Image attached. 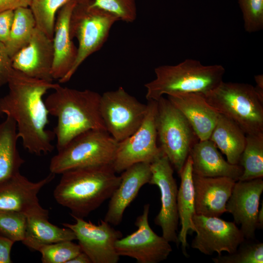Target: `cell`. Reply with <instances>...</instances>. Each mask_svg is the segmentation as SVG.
<instances>
[{
	"instance_id": "ac0fdd59",
	"label": "cell",
	"mask_w": 263,
	"mask_h": 263,
	"mask_svg": "<svg viewBox=\"0 0 263 263\" xmlns=\"http://www.w3.org/2000/svg\"><path fill=\"white\" fill-rule=\"evenodd\" d=\"M120 176V184L110 198L104 219L113 225L120 224L126 208L135 198L142 187L149 183L151 177L150 163L134 164L124 170Z\"/></svg>"
},
{
	"instance_id": "d6986e66",
	"label": "cell",
	"mask_w": 263,
	"mask_h": 263,
	"mask_svg": "<svg viewBox=\"0 0 263 263\" xmlns=\"http://www.w3.org/2000/svg\"><path fill=\"white\" fill-rule=\"evenodd\" d=\"M195 214L219 217L226 212V204L236 182L227 177H203L193 173Z\"/></svg>"
},
{
	"instance_id": "5bb4252c",
	"label": "cell",
	"mask_w": 263,
	"mask_h": 263,
	"mask_svg": "<svg viewBox=\"0 0 263 263\" xmlns=\"http://www.w3.org/2000/svg\"><path fill=\"white\" fill-rule=\"evenodd\" d=\"M193 222L196 235L191 246L205 255H221L223 251L231 254L245 240L234 222L196 214Z\"/></svg>"
},
{
	"instance_id": "2e32d148",
	"label": "cell",
	"mask_w": 263,
	"mask_h": 263,
	"mask_svg": "<svg viewBox=\"0 0 263 263\" xmlns=\"http://www.w3.org/2000/svg\"><path fill=\"white\" fill-rule=\"evenodd\" d=\"M263 191V178L238 180L226 203V212L232 214L236 224L241 225L240 229L246 240L255 239Z\"/></svg>"
},
{
	"instance_id": "603a6c76",
	"label": "cell",
	"mask_w": 263,
	"mask_h": 263,
	"mask_svg": "<svg viewBox=\"0 0 263 263\" xmlns=\"http://www.w3.org/2000/svg\"><path fill=\"white\" fill-rule=\"evenodd\" d=\"M181 183L177 193V208L181 225L178 234L183 255L187 257V235L190 231L195 232L193 217L195 214L194 190L193 182L192 162L189 155L179 173Z\"/></svg>"
},
{
	"instance_id": "52a82bcc",
	"label": "cell",
	"mask_w": 263,
	"mask_h": 263,
	"mask_svg": "<svg viewBox=\"0 0 263 263\" xmlns=\"http://www.w3.org/2000/svg\"><path fill=\"white\" fill-rule=\"evenodd\" d=\"M91 2L76 4L71 15L70 33L72 38L78 41L77 56L69 72L58 80L60 83L69 81L82 63L100 49L111 28L119 20L113 15L92 6Z\"/></svg>"
},
{
	"instance_id": "e0dca14e",
	"label": "cell",
	"mask_w": 263,
	"mask_h": 263,
	"mask_svg": "<svg viewBox=\"0 0 263 263\" xmlns=\"http://www.w3.org/2000/svg\"><path fill=\"white\" fill-rule=\"evenodd\" d=\"M11 59L14 69L32 78L49 82L54 80L53 41L37 26L28 44Z\"/></svg>"
},
{
	"instance_id": "f1b7e54d",
	"label": "cell",
	"mask_w": 263,
	"mask_h": 263,
	"mask_svg": "<svg viewBox=\"0 0 263 263\" xmlns=\"http://www.w3.org/2000/svg\"><path fill=\"white\" fill-rule=\"evenodd\" d=\"M92 0H33L30 6L35 17L36 26L53 39L56 14L67 3H89Z\"/></svg>"
},
{
	"instance_id": "d590c367",
	"label": "cell",
	"mask_w": 263,
	"mask_h": 263,
	"mask_svg": "<svg viewBox=\"0 0 263 263\" xmlns=\"http://www.w3.org/2000/svg\"><path fill=\"white\" fill-rule=\"evenodd\" d=\"M13 17L14 11L0 12V41L4 44L8 40Z\"/></svg>"
},
{
	"instance_id": "1f68e13d",
	"label": "cell",
	"mask_w": 263,
	"mask_h": 263,
	"mask_svg": "<svg viewBox=\"0 0 263 263\" xmlns=\"http://www.w3.org/2000/svg\"><path fill=\"white\" fill-rule=\"evenodd\" d=\"M38 251L43 263H67L82 250L78 244L65 241L44 245Z\"/></svg>"
},
{
	"instance_id": "f546056e",
	"label": "cell",
	"mask_w": 263,
	"mask_h": 263,
	"mask_svg": "<svg viewBox=\"0 0 263 263\" xmlns=\"http://www.w3.org/2000/svg\"><path fill=\"white\" fill-rule=\"evenodd\" d=\"M246 241L242 243L236 250L225 256L212 258L215 263H263V243Z\"/></svg>"
},
{
	"instance_id": "44dd1931",
	"label": "cell",
	"mask_w": 263,
	"mask_h": 263,
	"mask_svg": "<svg viewBox=\"0 0 263 263\" xmlns=\"http://www.w3.org/2000/svg\"><path fill=\"white\" fill-rule=\"evenodd\" d=\"M169 100L184 114L199 140L209 139L220 113L199 93L168 95Z\"/></svg>"
},
{
	"instance_id": "484cf974",
	"label": "cell",
	"mask_w": 263,
	"mask_h": 263,
	"mask_svg": "<svg viewBox=\"0 0 263 263\" xmlns=\"http://www.w3.org/2000/svg\"><path fill=\"white\" fill-rule=\"evenodd\" d=\"M16 123L10 117L0 123V182L19 172L25 162L18 148Z\"/></svg>"
},
{
	"instance_id": "836d02e7",
	"label": "cell",
	"mask_w": 263,
	"mask_h": 263,
	"mask_svg": "<svg viewBox=\"0 0 263 263\" xmlns=\"http://www.w3.org/2000/svg\"><path fill=\"white\" fill-rule=\"evenodd\" d=\"M243 13L244 28L249 33L263 28V0H238Z\"/></svg>"
},
{
	"instance_id": "4316f807",
	"label": "cell",
	"mask_w": 263,
	"mask_h": 263,
	"mask_svg": "<svg viewBox=\"0 0 263 263\" xmlns=\"http://www.w3.org/2000/svg\"><path fill=\"white\" fill-rule=\"evenodd\" d=\"M36 27V20L30 7H20L14 11L9 37L4 44L11 58L28 44Z\"/></svg>"
},
{
	"instance_id": "8992f818",
	"label": "cell",
	"mask_w": 263,
	"mask_h": 263,
	"mask_svg": "<svg viewBox=\"0 0 263 263\" xmlns=\"http://www.w3.org/2000/svg\"><path fill=\"white\" fill-rule=\"evenodd\" d=\"M118 144L107 131H87L57 151L51 159L50 171L56 174L76 168L112 166Z\"/></svg>"
},
{
	"instance_id": "9a60e30c",
	"label": "cell",
	"mask_w": 263,
	"mask_h": 263,
	"mask_svg": "<svg viewBox=\"0 0 263 263\" xmlns=\"http://www.w3.org/2000/svg\"><path fill=\"white\" fill-rule=\"evenodd\" d=\"M50 173L43 179L33 182L19 172L0 182V210L19 212L27 216H49V211L39 204L38 195L41 189L55 178Z\"/></svg>"
},
{
	"instance_id": "d4e9b609",
	"label": "cell",
	"mask_w": 263,
	"mask_h": 263,
	"mask_svg": "<svg viewBox=\"0 0 263 263\" xmlns=\"http://www.w3.org/2000/svg\"><path fill=\"white\" fill-rule=\"evenodd\" d=\"M231 164L239 165L246 143V134L233 120L220 114L209 137Z\"/></svg>"
},
{
	"instance_id": "3957f363",
	"label": "cell",
	"mask_w": 263,
	"mask_h": 263,
	"mask_svg": "<svg viewBox=\"0 0 263 263\" xmlns=\"http://www.w3.org/2000/svg\"><path fill=\"white\" fill-rule=\"evenodd\" d=\"M53 195L72 216L84 218L110 199L121 181L111 166L74 169L61 173Z\"/></svg>"
},
{
	"instance_id": "74e56055",
	"label": "cell",
	"mask_w": 263,
	"mask_h": 263,
	"mask_svg": "<svg viewBox=\"0 0 263 263\" xmlns=\"http://www.w3.org/2000/svg\"><path fill=\"white\" fill-rule=\"evenodd\" d=\"M33 0H0V12L14 11L20 7H30Z\"/></svg>"
},
{
	"instance_id": "4fadbf2b",
	"label": "cell",
	"mask_w": 263,
	"mask_h": 263,
	"mask_svg": "<svg viewBox=\"0 0 263 263\" xmlns=\"http://www.w3.org/2000/svg\"><path fill=\"white\" fill-rule=\"evenodd\" d=\"M75 224L63 223L75 233L82 252L92 263H117L120 256L115 247L116 241L122 237V233L115 229L104 220L95 225L83 218L72 216Z\"/></svg>"
},
{
	"instance_id": "60d3db41",
	"label": "cell",
	"mask_w": 263,
	"mask_h": 263,
	"mask_svg": "<svg viewBox=\"0 0 263 263\" xmlns=\"http://www.w3.org/2000/svg\"><path fill=\"white\" fill-rule=\"evenodd\" d=\"M263 226V203H262V207L259 210L258 214V228H262Z\"/></svg>"
},
{
	"instance_id": "8d00e7d4",
	"label": "cell",
	"mask_w": 263,
	"mask_h": 263,
	"mask_svg": "<svg viewBox=\"0 0 263 263\" xmlns=\"http://www.w3.org/2000/svg\"><path fill=\"white\" fill-rule=\"evenodd\" d=\"M14 244L12 241L0 235V263H11V251Z\"/></svg>"
},
{
	"instance_id": "7402d4cb",
	"label": "cell",
	"mask_w": 263,
	"mask_h": 263,
	"mask_svg": "<svg viewBox=\"0 0 263 263\" xmlns=\"http://www.w3.org/2000/svg\"><path fill=\"white\" fill-rule=\"evenodd\" d=\"M193 173L203 177H227L238 181L243 172L240 165L226 161L210 140H199L191 149Z\"/></svg>"
},
{
	"instance_id": "f35d334b",
	"label": "cell",
	"mask_w": 263,
	"mask_h": 263,
	"mask_svg": "<svg viewBox=\"0 0 263 263\" xmlns=\"http://www.w3.org/2000/svg\"><path fill=\"white\" fill-rule=\"evenodd\" d=\"M254 79L256 82L255 89L261 98L263 99V75H255Z\"/></svg>"
},
{
	"instance_id": "cb8c5ba5",
	"label": "cell",
	"mask_w": 263,
	"mask_h": 263,
	"mask_svg": "<svg viewBox=\"0 0 263 263\" xmlns=\"http://www.w3.org/2000/svg\"><path fill=\"white\" fill-rule=\"evenodd\" d=\"M49 216H27L26 227L21 242L29 249L38 251L43 246L65 241L76 240L74 232L68 227L61 228L48 221Z\"/></svg>"
},
{
	"instance_id": "9c48e42d",
	"label": "cell",
	"mask_w": 263,
	"mask_h": 263,
	"mask_svg": "<svg viewBox=\"0 0 263 263\" xmlns=\"http://www.w3.org/2000/svg\"><path fill=\"white\" fill-rule=\"evenodd\" d=\"M147 110V104L139 101L122 87L101 95L100 111L106 131L118 142L138 129Z\"/></svg>"
},
{
	"instance_id": "6da1fadb",
	"label": "cell",
	"mask_w": 263,
	"mask_h": 263,
	"mask_svg": "<svg viewBox=\"0 0 263 263\" xmlns=\"http://www.w3.org/2000/svg\"><path fill=\"white\" fill-rule=\"evenodd\" d=\"M9 92L0 98V116L16 123L18 134L28 152L36 155L51 152L55 135L49 123L43 96L59 84L29 77L13 69L8 80Z\"/></svg>"
},
{
	"instance_id": "d6a6232c",
	"label": "cell",
	"mask_w": 263,
	"mask_h": 263,
	"mask_svg": "<svg viewBox=\"0 0 263 263\" xmlns=\"http://www.w3.org/2000/svg\"><path fill=\"white\" fill-rule=\"evenodd\" d=\"M90 4L127 23L133 22L137 18L135 0H92Z\"/></svg>"
},
{
	"instance_id": "ba28073f",
	"label": "cell",
	"mask_w": 263,
	"mask_h": 263,
	"mask_svg": "<svg viewBox=\"0 0 263 263\" xmlns=\"http://www.w3.org/2000/svg\"><path fill=\"white\" fill-rule=\"evenodd\" d=\"M155 121L159 147L179 174L199 140L184 114L164 96L157 101Z\"/></svg>"
},
{
	"instance_id": "5b68a950",
	"label": "cell",
	"mask_w": 263,
	"mask_h": 263,
	"mask_svg": "<svg viewBox=\"0 0 263 263\" xmlns=\"http://www.w3.org/2000/svg\"><path fill=\"white\" fill-rule=\"evenodd\" d=\"M203 94L210 105L234 121L246 134L263 133V99L254 86L223 81Z\"/></svg>"
},
{
	"instance_id": "8fae6325",
	"label": "cell",
	"mask_w": 263,
	"mask_h": 263,
	"mask_svg": "<svg viewBox=\"0 0 263 263\" xmlns=\"http://www.w3.org/2000/svg\"><path fill=\"white\" fill-rule=\"evenodd\" d=\"M150 167L151 177L149 184L157 186L161 194V207L154 223L161 228L165 239L178 246V189L173 168L162 151L150 163Z\"/></svg>"
},
{
	"instance_id": "7c38bea8",
	"label": "cell",
	"mask_w": 263,
	"mask_h": 263,
	"mask_svg": "<svg viewBox=\"0 0 263 263\" xmlns=\"http://www.w3.org/2000/svg\"><path fill=\"white\" fill-rule=\"evenodd\" d=\"M149 209V204L144 205L142 213L135 220V231L116 241L115 247L119 256L133 258L138 263H158L167 259L172 252L169 242L150 227Z\"/></svg>"
},
{
	"instance_id": "7a4b0ae2",
	"label": "cell",
	"mask_w": 263,
	"mask_h": 263,
	"mask_svg": "<svg viewBox=\"0 0 263 263\" xmlns=\"http://www.w3.org/2000/svg\"><path fill=\"white\" fill-rule=\"evenodd\" d=\"M44 100L49 114L57 118L54 129L57 151L73 139L91 130L106 131L100 111L101 95L60 84Z\"/></svg>"
},
{
	"instance_id": "e575fe53",
	"label": "cell",
	"mask_w": 263,
	"mask_h": 263,
	"mask_svg": "<svg viewBox=\"0 0 263 263\" xmlns=\"http://www.w3.org/2000/svg\"><path fill=\"white\" fill-rule=\"evenodd\" d=\"M13 70L12 59L5 44L0 41V87L7 84Z\"/></svg>"
},
{
	"instance_id": "ab89813d",
	"label": "cell",
	"mask_w": 263,
	"mask_h": 263,
	"mask_svg": "<svg viewBox=\"0 0 263 263\" xmlns=\"http://www.w3.org/2000/svg\"><path fill=\"white\" fill-rule=\"evenodd\" d=\"M67 263H92V262L88 255L82 251Z\"/></svg>"
},
{
	"instance_id": "30bf717a",
	"label": "cell",
	"mask_w": 263,
	"mask_h": 263,
	"mask_svg": "<svg viewBox=\"0 0 263 263\" xmlns=\"http://www.w3.org/2000/svg\"><path fill=\"white\" fill-rule=\"evenodd\" d=\"M147 105V112L140 126L131 136L118 142L112 166L116 173L136 163H150L162 151L157 144V101L149 100Z\"/></svg>"
},
{
	"instance_id": "4dcf8cb0",
	"label": "cell",
	"mask_w": 263,
	"mask_h": 263,
	"mask_svg": "<svg viewBox=\"0 0 263 263\" xmlns=\"http://www.w3.org/2000/svg\"><path fill=\"white\" fill-rule=\"evenodd\" d=\"M27 216L10 210H0V235L14 243L22 242L24 238Z\"/></svg>"
},
{
	"instance_id": "ffe728a7",
	"label": "cell",
	"mask_w": 263,
	"mask_h": 263,
	"mask_svg": "<svg viewBox=\"0 0 263 263\" xmlns=\"http://www.w3.org/2000/svg\"><path fill=\"white\" fill-rule=\"evenodd\" d=\"M77 4L70 2L57 12L54 36V61L52 69L53 79L59 80L71 70L76 60L77 48L74 44L70 33V20L73 11Z\"/></svg>"
},
{
	"instance_id": "277c9868",
	"label": "cell",
	"mask_w": 263,
	"mask_h": 263,
	"mask_svg": "<svg viewBox=\"0 0 263 263\" xmlns=\"http://www.w3.org/2000/svg\"><path fill=\"white\" fill-rule=\"evenodd\" d=\"M154 73L155 79L144 85L148 101H157L165 94H205L223 81L225 69L221 65H204L199 60L187 59L176 65L158 66Z\"/></svg>"
},
{
	"instance_id": "83f0119b",
	"label": "cell",
	"mask_w": 263,
	"mask_h": 263,
	"mask_svg": "<svg viewBox=\"0 0 263 263\" xmlns=\"http://www.w3.org/2000/svg\"><path fill=\"white\" fill-rule=\"evenodd\" d=\"M239 165L243 172L238 180L246 181L263 177V133L246 134V143Z\"/></svg>"
}]
</instances>
